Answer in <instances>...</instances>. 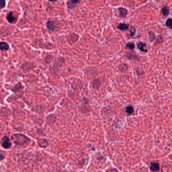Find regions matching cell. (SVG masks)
Wrapping results in <instances>:
<instances>
[{"instance_id":"cell-10","label":"cell","mask_w":172,"mask_h":172,"mask_svg":"<svg viewBox=\"0 0 172 172\" xmlns=\"http://www.w3.org/2000/svg\"><path fill=\"white\" fill-rule=\"evenodd\" d=\"M137 47L138 49H140L141 51H144V52H147V49H145V47H147V44L143 43L142 42H139L137 44Z\"/></svg>"},{"instance_id":"cell-8","label":"cell","mask_w":172,"mask_h":172,"mask_svg":"<svg viewBox=\"0 0 172 172\" xmlns=\"http://www.w3.org/2000/svg\"><path fill=\"white\" fill-rule=\"evenodd\" d=\"M37 143L38 145L41 147L45 148L48 145V141L45 139H39L37 140Z\"/></svg>"},{"instance_id":"cell-20","label":"cell","mask_w":172,"mask_h":172,"mask_svg":"<svg viewBox=\"0 0 172 172\" xmlns=\"http://www.w3.org/2000/svg\"><path fill=\"white\" fill-rule=\"evenodd\" d=\"M6 1L5 0H0V8L3 9L5 7Z\"/></svg>"},{"instance_id":"cell-18","label":"cell","mask_w":172,"mask_h":172,"mask_svg":"<svg viewBox=\"0 0 172 172\" xmlns=\"http://www.w3.org/2000/svg\"><path fill=\"white\" fill-rule=\"evenodd\" d=\"M126 47L129 49H133L135 48V46L134 43L132 42H128L126 45Z\"/></svg>"},{"instance_id":"cell-4","label":"cell","mask_w":172,"mask_h":172,"mask_svg":"<svg viewBox=\"0 0 172 172\" xmlns=\"http://www.w3.org/2000/svg\"><path fill=\"white\" fill-rule=\"evenodd\" d=\"M46 25H47V28L49 29V30L50 31H55L56 27V23L52 21H48L47 22Z\"/></svg>"},{"instance_id":"cell-21","label":"cell","mask_w":172,"mask_h":172,"mask_svg":"<svg viewBox=\"0 0 172 172\" xmlns=\"http://www.w3.org/2000/svg\"><path fill=\"white\" fill-rule=\"evenodd\" d=\"M135 32H136L135 28L134 27H131V28L130 29V32H131V36L132 37L135 34Z\"/></svg>"},{"instance_id":"cell-12","label":"cell","mask_w":172,"mask_h":172,"mask_svg":"<svg viewBox=\"0 0 172 172\" xmlns=\"http://www.w3.org/2000/svg\"><path fill=\"white\" fill-rule=\"evenodd\" d=\"M134 109L132 106L129 105V106H128L126 107V112L128 115H131L132 114H133L134 113Z\"/></svg>"},{"instance_id":"cell-6","label":"cell","mask_w":172,"mask_h":172,"mask_svg":"<svg viewBox=\"0 0 172 172\" xmlns=\"http://www.w3.org/2000/svg\"><path fill=\"white\" fill-rule=\"evenodd\" d=\"M23 88L24 87L22 85V83L21 82H18L14 86V87L12 89V91H13L14 93H17L21 91L23 89Z\"/></svg>"},{"instance_id":"cell-15","label":"cell","mask_w":172,"mask_h":172,"mask_svg":"<svg viewBox=\"0 0 172 172\" xmlns=\"http://www.w3.org/2000/svg\"><path fill=\"white\" fill-rule=\"evenodd\" d=\"M161 12L162 14V15H164V16H168L169 14V10L168 8L167 7H164V8H162Z\"/></svg>"},{"instance_id":"cell-16","label":"cell","mask_w":172,"mask_h":172,"mask_svg":"<svg viewBox=\"0 0 172 172\" xmlns=\"http://www.w3.org/2000/svg\"><path fill=\"white\" fill-rule=\"evenodd\" d=\"M98 82H99V80L98 79L94 80L92 82V87L93 88H97L98 86L99 87L100 86V83H99Z\"/></svg>"},{"instance_id":"cell-9","label":"cell","mask_w":172,"mask_h":172,"mask_svg":"<svg viewBox=\"0 0 172 172\" xmlns=\"http://www.w3.org/2000/svg\"><path fill=\"white\" fill-rule=\"evenodd\" d=\"M149 168L152 171H158L160 170V165L159 163L151 162Z\"/></svg>"},{"instance_id":"cell-17","label":"cell","mask_w":172,"mask_h":172,"mask_svg":"<svg viewBox=\"0 0 172 172\" xmlns=\"http://www.w3.org/2000/svg\"><path fill=\"white\" fill-rule=\"evenodd\" d=\"M156 38V36L155 34L153 32H151L149 31V38L150 40V41H152L154 39Z\"/></svg>"},{"instance_id":"cell-3","label":"cell","mask_w":172,"mask_h":172,"mask_svg":"<svg viewBox=\"0 0 172 172\" xmlns=\"http://www.w3.org/2000/svg\"><path fill=\"white\" fill-rule=\"evenodd\" d=\"M57 117L54 114H51L47 116V123L49 125L53 124L56 121Z\"/></svg>"},{"instance_id":"cell-5","label":"cell","mask_w":172,"mask_h":172,"mask_svg":"<svg viewBox=\"0 0 172 172\" xmlns=\"http://www.w3.org/2000/svg\"><path fill=\"white\" fill-rule=\"evenodd\" d=\"M79 2V0H70L67 3V8L69 9H72L75 7L76 5Z\"/></svg>"},{"instance_id":"cell-13","label":"cell","mask_w":172,"mask_h":172,"mask_svg":"<svg viewBox=\"0 0 172 172\" xmlns=\"http://www.w3.org/2000/svg\"><path fill=\"white\" fill-rule=\"evenodd\" d=\"M0 48L2 50H7L9 49V46L5 42H1Z\"/></svg>"},{"instance_id":"cell-7","label":"cell","mask_w":172,"mask_h":172,"mask_svg":"<svg viewBox=\"0 0 172 172\" xmlns=\"http://www.w3.org/2000/svg\"><path fill=\"white\" fill-rule=\"evenodd\" d=\"M6 19L8 22L10 23H14L16 22V18L14 16L13 13L12 12H10L8 14L6 17Z\"/></svg>"},{"instance_id":"cell-1","label":"cell","mask_w":172,"mask_h":172,"mask_svg":"<svg viewBox=\"0 0 172 172\" xmlns=\"http://www.w3.org/2000/svg\"><path fill=\"white\" fill-rule=\"evenodd\" d=\"M11 137L15 145L19 147H27L31 142V139L29 137L21 134H13Z\"/></svg>"},{"instance_id":"cell-2","label":"cell","mask_w":172,"mask_h":172,"mask_svg":"<svg viewBox=\"0 0 172 172\" xmlns=\"http://www.w3.org/2000/svg\"><path fill=\"white\" fill-rule=\"evenodd\" d=\"M2 147L6 149L10 148L11 147V143L10 141L9 137L8 136H4L2 139Z\"/></svg>"},{"instance_id":"cell-14","label":"cell","mask_w":172,"mask_h":172,"mask_svg":"<svg viewBox=\"0 0 172 172\" xmlns=\"http://www.w3.org/2000/svg\"><path fill=\"white\" fill-rule=\"evenodd\" d=\"M118 28L121 30H126L128 29V25L126 24H124V23H120L119 24L118 26H117Z\"/></svg>"},{"instance_id":"cell-19","label":"cell","mask_w":172,"mask_h":172,"mask_svg":"<svg viewBox=\"0 0 172 172\" xmlns=\"http://www.w3.org/2000/svg\"><path fill=\"white\" fill-rule=\"evenodd\" d=\"M166 25L170 28H172V19L169 18L166 21Z\"/></svg>"},{"instance_id":"cell-11","label":"cell","mask_w":172,"mask_h":172,"mask_svg":"<svg viewBox=\"0 0 172 172\" xmlns=\"http://www.w3.org/2000/svg\"><path fill=\"white\" fill-rule=\"evenodd\" d=\"M118 10L120 12V16L121 17H126L127 14V10L125 8H119L118 9Z\"/></svg>"},{"instance_id":"cell-22","label":"cell","mask_w":172,"mask_h":172,"mask_svg":"<svg viewBox=\"0 0 172 172\" xmlns=\"http://www.w3.org/2000/svg\"><path fill=\"white\" fill-rule=\"evenodd\" d=\"M49 1L51 2H53V3H55V2H56L57 1V0H49Z\"/></svg>"}]
</instances>
